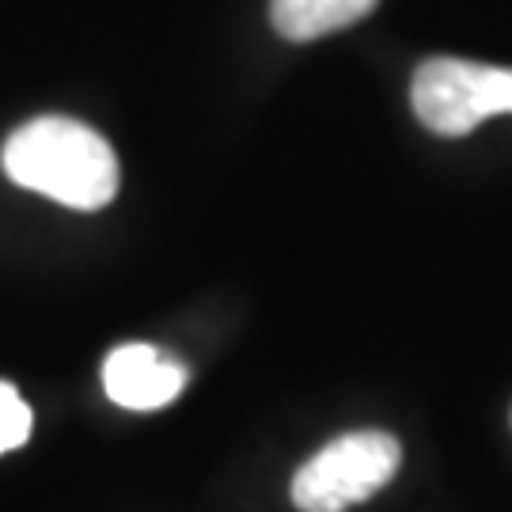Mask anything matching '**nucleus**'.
<instances>
[{
    "instance_id": "6",
    "label": "nucleus",
    "mask_w": 512,
    "mask_h": 512,
    "mask_svg": "<svg viewBox=\"0 0 512 512\" xmlns=\"http://www.w3.org/2000/svg\"><path fill=\"white\" fill-rule=\"evenodd\" d=\"M31 421V406L19 399L16 387L0 384V456L31 437Z\"/></svg>"
},
{
    "instance_id": "1",
    "label": "nucleus",
    "mask_w": 512,
    "mask_h": 512,
    "mask_svg": "<svg viewBox=\"0 0 512 512\" xmlns=\"http://www.w3.org/2000/svg\"><path fill=\"white\" fill-rule=\"evenodd\" d=\"M0 164L16 186L46 194L80 213L114 202L122 179L107 137L65 114H42L23 122L0 148Z\"/></svg>"
},
{
    "instance_id": "5",
    "label": "nucleus",
    "mask_w": 512,
    "mask_h": 512,
    "mask_svg": "<svg viewBox=\"0 0 512 512\" xmlns=\"http://www.w3.org/2000/svg\"><path fill=\"white\" fill-rule=\"evenodd\" d=\"M376 4L380 0H270V23L289 42H311L361 23Z\"/></svg>"
},
{
    "instance_id": "3",
    "label": "nucleus",
    "mask_w": 512,
    "mask_h": 512,
    "mask_svg": "<svg viewBox=\"0 0 512 512\" xmlns=\"http://www.w3.org/2000/svg\"><path fill=\"white\" fill-rule=\"evenodd\" d=\"M410 103L425 129L440 137H467L478 122L512 114V69L463 57H429L414 73Z\"/></svg>"
},
{
    "instance_id": "2",
    "label": "nucleus",
    "mask_w": 512,
    "mask_h": 512,
    "mask_svg": "<svg viewBox=\"0 0 512 512\" xmlns=\"http://www.w3.org/2000/svg\"><path fill=\"white\" fill-rule=\"evenodd\" d=\"M403 463V448L391 433L361 429L330 440L323 452L296 471L293 505L300 512H346L384 490Z\"/></svg>"
},
{
    "instance_id": "4",
    "label": "nucleus",
    "mask_w": 512,
    "mask_h": 512,
    "mask_svg": "<svg viewBox=\"0 0 512 512\" xmlns=\"http://www.w3.org/2000/svg\"><path fill=\"white\" fill-rule=\"evenodd\" d=\"M103 387L110 403L126 410H160L183 395L186 368L156 346L133 342L118 346L103 361Z\"/></svg>"
}]
</instances>
